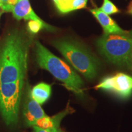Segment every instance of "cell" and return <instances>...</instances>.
I'll use <instances>...</instances> for the list:
<instances>
[{"label": "cell", "mask_w": 132, "mask_h": 132, "mask_svg": "<svg viewBox=\"0 0 132 132\" xmlns=\"http://www.w3.org/2000/svg\"><path fill=\"white\" fill-rule=\"evenodd\" d=\"M112 92L122 98H127L132 94V77L123 73L105 77L95 87Z\"/></svg>", "instance_id": "cell-6"}, {"label": "cell", "mask_w": 132, "mask_h": 132, "mask_svg": "<svg viewBox=\"0 0 132 132\" xmlns=\"http://www.w3.org/2000/svg\"><path fill=\"white\" fill-rule=\"evenodd\" d=\"M53 45L66 60L87 79L92 80L97 75L98 62L82 45L70 39L54 40Z\"/></svg>", "instance_id": "cell-3"}, {"label": "cell", "mask_w": 132, "mask_h": 132, "mask_svg": "<svg viewBox=\"0 0 132 132\" xmlns=\"http://www.w3.org/2000/svg\"><path fill=\"white\" fill-rule=\"evenodd\" d=\"M3 12L2 9H1V7H0V18H1V14H2V13Z\"/></svg>", "instance_id": "cell-18"}, {"label": "cell", "mask_w": 132, "mask_h": 132, "mask_svg": "<svg viewBox=\"0 0 132 132\" xmlns=\"http://www.w3.org/2000/svg\"><path fill=\"white\" fill-rule=\"evenodd\" d=\"M99 52L116 65L128 64L132 52V30L122 34H105L97 41Z\"/></svg>", "instance_id": "cell-4"}, {"label": "cell", "mask_w": 132, "mask_h": 132, "mask_svg": "<svg viewBox=\"0 0 132 132\" xmlns=\"http://www.w3.org/2000/svg\"><path fill=\"white\" fill-rule=\"evenodd\" d=\"M15 19L20 20L44 21L34 12L29 0H19L13 7L12 12Z\"/></svg>", "instance_id": "cell-9"}, {"label": "cell", "mask_w": 132, "mask_h": 132, "mask_svg": "<svg viewBox=\"0 0 132 132\" xmlns=\"http://www.w3.org/2000/svg\"><path fill=\"white\" fill-rule=\"evenodd\" d=\"M87 2V0H57L54 4L59 12L64 14L86 7Z\"/></svg>", "instance_id": "cell-11"}, {"label": "cell", "mask_w": 132, "mask_h": 132, "mask_svg": "<svg viewBox=\"0 0 132 132\" xmlns=\"http://www.w3.org/2000/svg\"><path fill=\"white\" fill-rule=\"evenodd\" d=\"M90 12L101 24L105 34H122L127 31L120 28L109 15L102 12L100 9H90Z\"/></svg>", "instance_id": "cell-8"}, {"label": "cell", "mask_w": 132, "mask_h": 132, "mask_svg": "<svg viewBox=\"0 0 132 132\" xmlns=\"http://www.w3.org/2000/svg\"><path fill=\"white\" fill-rule=\"evenodd\" d=\"M128 65H130V67L132 68V52L131 53V54H130V58H129V61H128Z\"/></svg>", "instance_id": "cell-16"}, {"label": "cell", "mask_w": 132, "mask_h": 132, "mask_svg": "<svg viewBox=\"0 0 132 132\" xmlns=\"http://www.w3.org/2000/svg\"><path fill=\"white\" fill-rule=\"evenodd\" d=\"M36 61L76 94L82 95L84 83L81 77L66 62L50 52L39 41L35 43Z\"/></svg>", "instance_id": "cell-2"}, {"label": "cell", "mask_w": 132, "mask_h": 132, "mask_svg": "<svg viewBox=\"0 0 132 132\" xmlns=\"http://www.w3.org/2000/svg\"><path fill=\"white\" fill-rule=\"evenodd\" d=\"M8 0H0V7H1V9H3L4 7V6H6L7 4Z\"/></svg>", "instance_id": "cell-15"}, {"label": "cell", "mask_w": 132, "mask_h": 132, "mask_svg": "<svg viewBox=\"0 0 132 132\" xmlns=\"http://www.w3.org/2000/svg\"><path fill=\"white\" fill-rule=\"evenodd\" d=\"M70 110V108H67L64 111L53 117H49L46 115L45 116L38 119L34 126H37L45 129H58L61 120L69 113Z\"/></svg>", "instance_id": "cell-10"}, {"label": "cell", "mask_w": 132, "mask_h": 132, "mask_svg": "<svg viewBox=\"0 0 132 132\" xmlns=\"http://www.w3.org/2000/svg\"><path fill=\"white\" fill-rule=\"evenodd\" d=\"M99 9L107 15H111L119 12V10L110 0H103L102 7Z\"/></svg>", "instance_id": "cell-13"}, {"label": "cell", "mask_w": 132, "mask_h": 132, "mask_svg": "<svg viewBox=\"0 0 132 132\" xmlns=\"http://www.w3.org/2000/svg\"><path fill=\"white\" fill-rule=\"evenodd\" d=\"M128 12L130 14H132V3H130L129 7H128Z\"/></svg>", "instance_id": "cell-17"}, {"label": "cell", "mask_w": 132, "mask_h": 132, "mask_svg": "<svg viewBox=\"0 0 132 132\" xmlns=\"http://www.w3.org/2000/svg\"><path fill=\"white\" fill-rule=\"evenodd\" d=\"M24 85V80L0 85V113L8 126H14L18 122Z\"/></svg>", "instance_id": "cell-5"}, {"label": "cell", "mask_w": 132, "mask_h": 132, "mask_svg": "<svg viewBox=\"0 0 132 132\" xmlns=\"http://www.w3.org/2000/svg\"><path fill=\"white\" fill-rule=\"evenodd\" d=\"M53 2H54V3H55L56 2H57V0H53Z\"/></svg>", "instance_id": "cell-19"}, {"label": "cell", "mask_w": 132, "mask_h": 132, "mask_svg": "<svg viewBox=\"0 0 132 132\" xmlns=\"http://www.w3.org/2000/svg\"><path fill=\"white\" fill-rule=\"evenodd\" d=\"M24 97L23 114L24 121L28 126H34L38 119L45 116L44 112L40 104L32 98L31 95V90L28 86Z\"/></svg>", "instance_id": "cell-7"}, {"label": "cell", "mask_w": 132, "mask_h": 132, "mask_svg": "<svg viewBox=\"0 0 132 132\" xmlns=\"http://www.w3.org/2000/svg\"><path fill=\"white\" fill-rule=\"evenodd\" d=\"M31 42V38L17 29L0 40V85L24 80Z\"/></svg>", "instance_id": "cell-1"}, {"label": "cell", "mask_w": 132, "mask_h": 132, "mask_svg": "<svg viewBox=\"0 0 132 132\" xmlns=\"http://www.w3.org/2000/svg\"><path fill=\"white\" fill-rule=\"evenodd\" d=\"M52 93V87L45 82H40L31 90V96L38 103L42 105L50 98Z\"/></svg>", "instance_id": "cell-12"}, {"label": "cell", "mask_w": 132, "mask_h": 132, "mask_svg": "<svg viewBox=\"0 0 132 132\" xmlns=\"http://www.w3.org/2000/svg\"><path fill=\"white\" fill-rule=\"evenodd\" d=\"M33 127V132H56L58 129H45V128H42L37 126H32Z\"/></svg>", "instance_id": "cell-14"}, {"label": "cell", "mask_w": 132, "mask_h": 132, "mask_svg": "<svg viewBox=\"0 0 132 132\" xmlns=\"http://www.w3.org/2000/svg\"><path fill=\"white\" fill-rule=\"evenodd\" d=\"M56 132H60V131H59V130H57V131Z\"/></svg>", "instance_id": "cell-20"}]
</instances>
